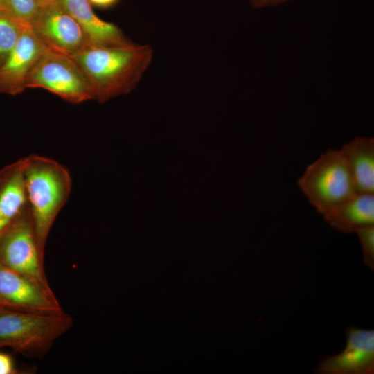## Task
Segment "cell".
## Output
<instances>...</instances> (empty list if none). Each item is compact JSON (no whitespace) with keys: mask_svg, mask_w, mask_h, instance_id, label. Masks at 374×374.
Here are the masks:
<instances>
[{"mask_svg":"<svg viewBox=\"0 0 374 374\" xmlns=\"http://www.w3.org/2000/svg\"><path fill=\"white\" fill-rule=\"evenodd\" d=\"M153 57L148 44L88 46L71 55L89 80L94 99L105 103L132 91Z\"/></svg>","mask_w":374,"mask_h":374,"instance_id":"1","label":"cell"},{"mask_svg":"<svg viewBox=\"0 0 374 374\" xmlns=\"http://www.w3.org/2000/svg\"><path fill=\"white\" fill-rule=\"evenodd\" d=\"M24 180L37 242L44 253L51 227L70 195L71 178L57 161L31 154L24 157Z\"/></svg>","mask_w":374,"mask_h":374,"instance_id":"2","label":"cell"},{"mask_svg":"<svg viewBox=\"0 0 374 374\" xmlns=\"http://www.w3.org/2000/svg\"><path fill=\"white\" fill-rule=\"evenodd\" d=\"M73 324L64 312L41 314L0 308V349L8 347L25 357L42 359Z\"/></svg>","mask_w":374,"mask_h":374,"instance_id":"3","label":"cell"},{"mask_svg":"<svg viewBox=\"0 0 374 374\" xmlns=\"http://www.w3.org/2000/svg\"><path fill=\"white\" fill-rule=\"evenodd\" d=\"M299 188L322 215L357 193L341 150L329 148L309 164L298 179Z\"/></svg>","mask_w":374,"mask_h":374,"instance_id":"4","label":"cell"},{"mask_svg":"<svg viewBox=\"0 0 374 374\" xmlns=\"http://www.w3.org/2000/svg\"><path fill=\"white\" fill-rule=\"evenodd\" d=\"M43 89L71 103L94 99L91 85L71 56L47 48L29 75L26 89Z\"/></svg>","mask_w":374,"mask_h":374,"instance_id":"5","label":"cell"},{"mask_svg":"<svg viewBox=\"0 0 374 374\" xmlns=\"http://www.w3.org/2000/svg\"><path fill=\"white\" fill-rule=\"evenodd\" d=\"M44 258L28 206L0 237V262L53 292L45 274Z\"/></svg>","mask_w":374,"mask_h":374,"instance_id":"6","label":"cell"},{"mask_svg":"<svg viewBox=\"0 0 374 374\" xmlns=\"http://www.w3.org/2000/svg\"><path fill=\"white\" fill-rule=\"evenodd\" d=\"M0 308L41 314L64 312L49 292L0 262Z\"/></svg>","mask_w":374,"mask_h":374,"instance_id":"7","label":"cell"},{"mask_svg":"<svg viewBox=\"0 0 374 374\" xmlns=\"http://www.w3.org/2000/svg\"><path fill=\"white\" fill-rule=\"evenodd\" d=\"M344 350L321 358L317 374H373L374 373V330L350 326L346 330Z\"/></svg>","mask_w":374,"mask_h":374,"instance_id":"8","label":"cell"},{"mask_svg":"<svg viewBox=\"0 0 374 374\" xmlns=\"http://www.w3.org/2000/svg\"><path fill=\"white\" fill-rule=\"evenodd\" d=\"M32 28L48 48L70 56L89 46L80 26L61 4L40 9Z\"/></svg>","mask_w":374,"mask_h":374,"instance_id":"9","label":"cell"},{"mask_svg":"<svg viewBox=\"0 0 374 374\" xmlns=\"http://www.w3.org/2000/svg\"><path fill=\"white\" fill-rule=\"evenodd\" d=\"M47 46L32 27H26L6 60L0 66V93L15 96L26 89V82Z\"/></svg>","mask_w":374,"mask_h":374,"instance_id":"10","label":"cell"},{"mask_svg":"<svg viewBox=\"0 0 374 374\" xmlns=\"http://www.w3.org/2000/svg\"><path fill=\"white\" fill-rule=\"evenodd\" d=\"M60 4L80 26L89 46H116L132 43L116 24L99 18L88 0H61Z\"/></svg>","mask_w":374,"mask_h":374,"instance_id":"11","label":"cell"},{"mask_svg":"<svg viewBox=\"0 0 374 374\" xmlns=\"http://www.w3.org/2000/svg\"><path fill=\"white\" fill-rule=\"evenodd\" d=\"M28 206L22 158L0 170V237Z\"/></svg>","mask_w":374,"mask_h":374,"instance_id":"12","label":"cell"},{"mask_svg":"<svg viewBox=\"0 0 374 374\" xmlns=\"http://www.w3.org/2000/svg\"><path fill=\"white\" fill-rule=\"evenodd\" d=\"M357 193L374 194V138L355 136L342 145Z\"/></svg>","mask_w":374,"mask_h":374,"instance_id":"13","label":"cell"},{"mask_svg":"<svg viewBox=\"0 0 374 374\" xmlns=\"http://www.w3.org/2000/svg\"><path fill=\"white\" fill-rule=\"evenodd\" d=\"M323 217L332 228L343 233L374 225V194L356 193Z\"/></svg>","mask_w":374,"mask_h":374,"instance_id":"14","label":"cell"},{"mask_svg":"<svg viewBox=\"0 0 374 374\" xmlns=\"http://www.w3.org/2000/svg\"><path fill=\"white\" fill-rule=\"evenodd\" d=\"M26 27L0 9V66L14 48Z\"/></svg>","mask_w":374,"mask_h":374,"instance_id":"15","label":"cell"},{"mask_svg":"<svg viewBox=\"0 0 374 374\" xmlns=\"http://www.w3.org/2000/svg\"><path fill=\"white\" fill-rule=\"evenodd\" d=\"M1 8L26 27H32L40 12L36 0H1Z\"/></svg>","mask_w":374,"mask_h":374,"instance_id":"16","label":"cell"},{"mask_svg":"<svg viewBox=\"0 0 374 374\" xmlns=\"http://www.w3.org/2000/svg\"><path fill=\"white\" fill-rule=\"evenodd\" d=\"M359 238L365 265L374 268V225L362 226L355 231Z\"/></svg>","mask_w":374,"mask_h":374,"instance_id":"17","label":"cell"},{"mask_svg":"<svg viewBox=\"0 0 374 374\" xmlns=\"http://www.w3.org/2000/svg\"><path fill=\"white\" fill-rule=\"evenodd\" d=\"M19 371L12 356L0 351V374H16Z\"/></svg>","mask_w":374,"mask_h":374,"instance_id":"18","label":"cell"},{"mask_svg":"<svg viewBox=\"0 0 374 374\" xmlns=\"http://www.w3.org/2000/svg\"><path fill=\"white\" fill-rule=\"evenodd\" d=\"M290 0H249L254 9H262L269 7L278 6Z\"/></svg>","mask_w":374,"mask_h":374,"instance_id":"19","label":"cell"},{"mask_svg":"<svg viewBox=\"0 0 374 374\" xmlns=\"http://www.w3.org/2000/svg\"><path fill=\"white\" fill-rule=\"evenodd\" d=\"M90 4L96 6L107 8L114 5L118 0H88Z\"/></svg>","mask_w":374,"mask_h":374,"instance_id":"20","label":"cell"},{"mask_svg":"<svg viewBox=\"0 0 374 374\" xmlns=\"http://www.w3.org/2000/svg\"><path fill=\"white\" fill-rule=\"evenodd\" d=\"M40 9L60 4L61 0H36Z\"/></svg>","mask_w":374,"mask_h":374,"instance_id":"21","label":"cell"},{"mask_svg":"<svg viewBox=\"0 0 374 374\" xmlns=\"http://www.w3.org/2000/svg\"><path fill=\"white\" fill-rule=\"evenodd\" d=\"M0 9H1V0H0Z\"/></svg>","mask_w":374,"mask_h":374,"instance_id":"22","label":"cell"}]
</instances>
